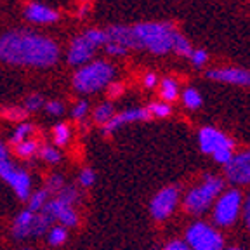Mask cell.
Instances as JSON below:
<instances>
[{"label":"cell","instance_id":"8992f818","mask_svg":"<svg viewBox=\"0 0 250 250\" xmlns=\"http://www.w3.org/2000/svg\"><path fill=\"white\" fill-rule=\"evenodd\" d=\"M52 223L54 221L43 212H30L28 208H24V210H21L20 214L16 215L11 228V234L14 240L39 238V236L47 234Z\"/></svg>","mask_w":250,"mask_h":250},{"label":"cell","instance_id":"30bf717a","mask_svg":"<svg viewBox=\"0 0 250 250\" xmlns=\"http://www.w3.org/2000/svg\"><path fill=\"white\" fill-rule=\"evenodd\" d=\"M177 203H179V188L167 186L153 196L151 203H149V212L155 221H165L174 214Z\"/></svg>","mask_w":250,"mask_h":250},{"label":"cell","instance_id":"5bb4252c","mask_svg":"<svg viewBox=\"0 0 250 250\" xmlns=\"http://www.w3.org/2000/svg\"><path fill=\"white\" fill-rule=\"evenodd\" d=\"M96 49H98V45L83 33V35L77 37L71 42L70 51H68V62L73 64V66H80V64L89 61Z\"/></svg>","mask_w":250,"mask_h":250},{"label":"cell","instance_id":"9a60e30c","mask_svg":"<svg viewBox=\"0 0 250 250\" xmlns=\"http://www.w3.org/2000/svg\"><path fill=\"white\" fill-rule=\"evenodd\" d=\"M207 77L215 80V82L250 87V71L242 70V68H219V70H210L207 71Z\"/></svg>","mask_w":250,"mask_h":250},{"label":"cell","instance_id":"9c48e42d","mask_svg":"<svg viewBox=\"0 0 250 250\" xmlns=\"http://www.w3.org/2000/svg\"><path fill=\"white\" fill-rule=\"evenodd\" d=\"M0 179L7 183L14 195L21 200L26 202L31 195V177L24 168L16 167L11 160H2L0 162Z\"/></svg>","mask_w":250,"mask_h":250},{"label":"cell","instance_id":"836d02e7","mask_svg":"<svg viewBox=\"0 0 250 250\" xmlns=\"http://www.w3.org/2000/svg\"><path fill=\"white\" fill-rule=\"evenodd\" d=\"M87 111H89V103L87 101H78L77 104L71 109V115H73L75 120H82L87 117Z\"/></svg>","mask_w":250,"mask_h":250},{"label":"cell","instance_id":"3957f363","mask_svg":"<svg viewBox=\"0 0 250 250\" xmlns=\"http://www.w3.org/2000/svg\"><path fill=\"white\" fill-rule=\"evenodd\" d=\"M224 191V179L207 174L202 183L184 195V210L191 215H202L214 205L217 196Z\"/></svg>","mask_w":250,"mask_h":250},{"label":"cell","instance_id":"5b68a950","mask_svg":"<svg viewBox=\"0 0 250 250\" xmlns=\"http://www.w3.org/2000/svg\"><path fill=\"white\" fill-rule=\"evenodd\" d=\"M198 145L205 155H210L221 165H228L234 155V141L214 127L198 130Z\"/></svg>","mask_w":250,"mask_h":250},{"label":"cell","instance_id":"7402d4cb","mask_svg":"<svg viewBox=\"0 0 250 250\" xmlns=\"http://www.w3.org/2000/svg\"><path fill=\"white\" fill-rule=\"evenodd\" d=\"M31 134H33V125L28 124V122H21V124H18V127L12 130V134H11V145L12 146L20 145V143H23V141L30 139Z\"/></svg>","mask_w":250,"mask_h":250},{"label":"cell","instance_id":"f6af8a7d","mask_svg":"<svg viewBox=\"0 0 250 250\" xmlns=\"http://www.w3.org/2000/svg\"><path fill=\"white\" fill-rule=\"evenodd\" d=\"M80 2H87V0H80Z\"/></svg>","mask_w":250,"mask_h":250},{"label":"cell","instance_id":"e575fe53","mask_svg":"<svg viewBox=\"0 0 250 250\" xmlns=\"http://www.w3.org/2000/svg\"><path fill=\"white\" fill-rule=\"evenodd\" d=\"M45 111L49 115L59 117V115H62V111H64V106L59 101H49V103H45Z\"/></svg>","mask_w":250,"mask_h":250},{"label":"cell","instance_id":"d6a6232c","mask_svg":"<svg viewBox=\"0 0 250 250\" xmlns=\"http://www.w3.org/2000/svg\"><path fill=\"white\" fill-rule=\"evenodd\" d=\"M2 115H4L7 120H12V122H18V124H21V120H23L24 117H26V109H21V108H7L2 111Z\"/></svg>","mask_w":250,"mask_h":250},{"label":"cell","instance_id":"b9f144b4","mask_svg":"<svg viewBox=\"0 0 250 250\" xmlns=\"http://www.w3.org/2000/svg\"><path fill=\"white\" fill-rule=\"evenodd\" d=\"M9 155H7V148L4 146V143H0V162L2 160H7Z\"/></svg>","mask_w":250,"mask_h":250},{"label":"cell","instance_id":"60d3db41","mask_svg":"<svg viewBox=\"0 0 250 250\" xmlns=\"http://www.w3.org/2000/svg\"><path fill=\"white\" fill-rule=\"evenodd\" d=\"M143 82H145V85L148 87V89H151V87L156 85V75L155 73H148L145 78H143Z\"/></svg>","mask_w":250,"mask_h":250},{"label":"cell","instance_id":"8d00e7d4","mask_svg":"<svg viewBox=\"0 0 250 250\" xmlns=\"http://www.w3.org/2000/svg\"><path fill=\"white\" fill-rule=\"evenodd\" d=\"M242 215H243V223H245V228L250 231V193L247 195V198L243 200Z\"/></svg>","mask_w":250,"mask_h":250},{"label":"cell","instance_id":"603a6c76","mask_svg":"<svg viewBox=\"0 0 250 250\" xmlns=\"http://www.w3.org/2000/svg\"><path fill=\"white\" fill-rule=\"evenodd\" d=\"M70 137H71V129L66 124H58L52 129V139H54V145L59 146V148L66 146L70 143Z\"/></svg>","mask_w":250,"mask_h":250},{"label":"cell","instance_id":"4fadbf2b","mask_svg":"<svg viewBox=\"0 0 250 250\" xmlns=\"http://www.w3.org/2000/svg\"><path fill=\"white\" fill-rule=\"evenodd\" d=\"M149 113L146 108H130V109H125L122 113H115L113 118L108 122V124L103 125V134L104 136H111L115 130H118L120 127L127 124H132V122H143V120H148Z\"/></svg>","mask_w":250,"mask_h":250},{"label":"cell","instance_id":"7a4b0ae2","mask_svg":"<svg viewBox=\"0 0 250 250\" xmlns=\"http://www.w3.org/2000/svg\"><path fill=\"white\" fill-rule=\"evenodd\" d=\"M139 49L153 54H167L172 51L176 30L170 23H139L132 28Z\"/></svg>","mask_w":250,"mask_h":250},{"label":"cell","instance_id":"ee69618b","mask_svg":"<svg viewBox=\"0 0 250 250\" xmlns=\"http://www.w3.org/2000/svg\"><path fill=\"white\" fill-rule=\"evenodd\" d=\"M21 250H33V249H30V247H23Z\"/></svg>","mask_w":250,"mask_h":250},{"label":"cell","instance_id":"52a82bcc","mask_svg":"<svg viewBox=\"0 0 250 250\" xmlns=\"http://www.w3.org/2000/svg\"><path fill=\"white\" fill-rule=\"evenodd\" d=\"M242 207H243V196L240 193V189L231 188V189L223 191L214 202V208H212L214 224L221 228L233 226L238 221L240 214H242Z\"/></svg>","mask_w":250,"mask_h":250},{"label":"cell","instance_id":"ab89813d","mask_svg":"<svg viewBox=\"0 0 250 250\" xmlns=\"http://www.w3.org/2000/svg\"><path fill=\"white\" fill-rule=\"evenodd\" d=\"M122 92H124V85L122 83H109V98H118V96H122Z\"/></svg>","mask_w":250,"mask_h":250},{"label":"cell","instance_id":"277c9868","mask_svg":"<svg viewBox=\"0 0 250 250\" xmlns=\"http://www.w3.org/2000/svg\"><path fill=\"white\" fill-rule=\"evenodd\" d=\"M115 75V68L104 61L90 62L87 66L80 68L73 75V87L75 90L82 94H92L104 89L111 83V78Z\"/></svg>","mask_w":250,"mask_h":250},{"label":"cell","instance_id":"d6986e66","mask_svg":"<svg viewBox=\"0 0 250 250\" xmlns=\"http://www.w3.org/2000/svg\"><path fill=\"white\" fill-rule=\"evenodd\" d=\"M49 200H51V195H49L43 188H40V189H37V191L31 193L30 198L26 200V203H28L26 208L30 212H42Z\"/></svg>","mask_w":250,"mask_h":250},{"label":"cell","instance_id":"f1b7e54d","mask_svg":"<svg viewBox=\"0 0 250 250\" xmlns=\"http://www.w3.org/2000/svg\"><path fill=\"white\" fill-rule=\"evenodd\" d=\"M64 177L61 176V174H51L49 176V179L45 181V186H43V189H45L49 195H58L59 191L62 189V186H64Z\"/></svg>","mask_w":250,"mask_h":250},{"label":"cell","instance_id":"e0dca14e","mask_svg":"<svg viewBox=\"0 0 250 250\" xmlns=\"http://www.w3.org/2000/svg\"><path fill=\"white\" fill-rule=\"evenodd\" d=\"M26 18L33 23H54L58 20V12L52 11V9L45 7L42 4H30L26 7Z\"/></svg>","mask_w":250,"mask_h":250},{"label":"cell","instance_id":"6da1fadb","mask_svg":"<svg viewBox=\"0 0 250 250\" xmlns=\"http://www.w3.org/2000/svg\"><path fill=\"white\" fill-rule=\"evenodd\" d=\"M59 58V47L49 37L31 31H9L0 37V59L18 66L47 68Z\"/></svg>","mask_w":250,"mask_h":250},{"label":"cell","instance_id":"2e32d148","mask_svg":"<svg viewBox=\"0 0 250 250\" xmlns=\"http://www.w3.org/2000/svg\"><path fill=\"white\" fill-rule=\"evenodd\" d=\"M104 37H106V42L117 43V45L124 47V49H127V51H129V49H139L136 37H134L132 28H127V26H109L108 30L104 31Z\"/></svg>","mask_w":250,"mask_h":250},{"label":"cell","instance_id":"ac0fdd59","mask_svg":"<svg viewBox=\"0 0 250 250\" xmlns=\"http://www.w3.org/2000/svg\"><path fill=\"white\" fill-rule=\"evenodd\" d=\"M56 198H58L59 202L66 203V205L75 208L78 203L82 202V193H80V189H78L77 186H73V184H64L61 191L56 195Z\"/></svg>","mask_w":250,"mask_h":250},{"label":"cell","instance_id":"7bdbcfd3","mask_svg":"<svg viewBox=\"0 0 250 250\" xmlns=\"http://www.w3.org/2000/svg\"><path fill=\"white\" fill-rule=\"evenodd\" d=\"M224 250H243V249H240V247H229V249H224Z\"/></svg>","mask_w":250,"mask_h":250},{"label":"cell","instance_id":"7c38bea8","mask_svg":"<svg viewBox=\"0 0 250 250\" xmlns=\"http://www.w3.org/2000/svg\"><path fill=\"white\" fill-rule=\"evenodd\" d=\"M43 214H47L52 221H58L59 226L68 228H77L78 226V212L77 208L70 207L66 203L59 202L58 198H51L43 207Z\"/></svg>","mask_w":250,"mask_h":250},{"label":"cell","instance_id":"ffe728a7","mask_svg":"<svg viewBox=\"0 0 250 250\" xmlns=\"http://www.w3.org/2000/svg\"><path fill=\"white\" fill-rule=\"evenodd\" d=\"M68 240V229L64 226H59V224H54L51 226V229L47 231V243L52 247H61L64 245Z\"/></svg>","mask_w":250,"mask_h":250},{"label":"cell","instance_id":"44dd1931","mask_svg":"<svg viewBox=\"0 0 250 250\" xmlns=\"http://www.w3.org/2000/svg\"><path fill=\"white\" fill-rule=\"evenodd\" d=\"M160 96L165 103H172L179 98V87L174 78H164L160 87Z\"/></svg>","mask_w":250,"mask_h":250},{"label":"cell","instance_id":"f546056e","mask_svg":"<svg viewBox=\"0 0 250 250\" xmlns=\"http://www.w3.org/2000/svg\"><path fill=\"white\" fill-rule=\"evenodd\" d=\"M146 109H148L149 117H156V118H165L172 113V108L168 103H151Z\"/></svg>","mask_w":250,"mask_h":250},{"label":"cell","instance_id":"d4e9b609","mask_svg":"<svg viewBox=\"0 0 250 250\" xmlns=\"http://www.w3.org/2000/svg\"><path fill=\"white\" fill-rule=\"evenodd\" d=\"M115 115V108L113 104H109V103H104V104H99L98 108L94 109V122L99 125H104L108 124Z\"/></svg>","mask_w":250,"mask_h":250},{"label":"cell","instance_id":"8fae6325","mask_svg":"<svg viewBox=\"0 0 250 250\" xmlns=\"http://www.w3.org/2000/svg\"><path fill=\"white\" fill-rule=\"evenodd\" d=\"M224 176L234 186H250V149L233 155L229 164L224 165Z\"/></svg>","mask_w":250,"mask_h":250},{"label":"cell","instance_id":"d590c367","mask_svg":"<svg viewBox=\"0 0 250 250\" xmlns=\"http://www.w3.org/2000/svg\"><path fill=\"white\" fill-rule=\"evenodd\" d=\"M189 58H191V61H193V64H195V66H202V64H205V62H207L208 54L205 51H202V49H198V51H193Z\"/></svg>","mask_w":250,"mask_h":250},{"label":"cell","instance_id":"ba28073f","mask_svg":"<svg viewBox=\"0 0 250 250\" xmlns=\"http://www.w3.org/2000/svg\"><path fill=\"white\" fill-rule=\"evenodd\" d=\"M184 242L191 250H224L223 234L203 221H196L188 228Z\"/></svg>","mask_w":250,"mask_h":250},{"label":"cell","instance_id":"4316f807","mask_svg":"<svg viewBox=\"0 0 250 250\" xmlns=\"http://www.w3.org/2000/svg\"><path fill=\"white\" fill-rule=\"evenodd\" d=\"M172 51L179 56H191L193 49L191 43L184 39V35H181L179 31H176V37H174V45H172Z\"/></svg>","mask_w":250,"mask_h":250},{"label":"cell","instance_id":"484cf974","mask_svg":"<svg viewBox=\"0 0 250 250\" xmlns=\"http://www.w3.org/2000/svg\"><path fill=\"white\" fill-rule=\"evenodd\" d=\"M39 156L43 162H47V164H51V165H56L61 162V151H59L58 148H54V146H49V145L39 148Z\"/></svg>","mask_w":250,"mask_h":250},{"label":"cell","instance_id":"1f68e13d","mask_svg":"<svg viewBox=\"0 0 250 250\" xmlns=\"http://www.w3.org/2000/svg\"><path fill=\"white\" fill-rule=\"evenodd\" d=\"M43 106H45V101H43L42 96H39V94H33V96H30V98L24 101V109L28 111H39V109H42Z\"/></svg>","mask_w":250,"mask_h":250},{"label":"cell","instance_id":"74e56055","mask_svg":"<svg viewBox=\"0 0 250 250\" xmlns=\"http://www.w3.org/2000/svg\"><path fill=\"white\" fill-rule=\"evenodd\" d=\"M104 49H106V52H108V54H113V56H124V54H127V49H124V47L117 45V43L106 42L104 43Z\"/></svg>","mask_w":250,"mask_h":250},{"label":"cell","instance_id":"4dcf8cb0","mask_svg":"<svg viewBox=\"0 0 250 250\" xmlns=\"http://www.w3.org/2000/svg\"><path fill=\"white\" fill-rule=\"evenodd\" d=\"M78 183H80V186L82 188L94 186V183H96V172H94L90 167L82 168L80 174H78Z\"/></svg>","mask_w":250,"mask_h":250},{"label":"cell","instance_id":"f35d334b","mask_svg":"<svg viewBox=\"0 0 250 250\" xmlns=\"http://www.w3.org/2000/svg\"><path fill=\"white\" fill-rule=\"evenodd\" d=\"M164 250H191V249H189L188 243L183 242V240H172V242H168L167 245H165Z\"/></svg>","mask_w":250,"mask_h":250},{"label":"cell","instance_id":"cb8c5ba5","mask_svg":"<svg viewBox=\"0 0 250 250\" xmlns=\"http://www.w3.org/2000/svg\"><path fill=\"white\" fill-rule=\"evenodd\" d=\"M14 149H16V155L26 160V158H31V156H35L39 153V145H37V141L26 139L23 143H20V145H16Z\"/></svg>","mask_w":250,"mask_h":250},{"label":"cell","instance_id":"83f0119b","mask_svg":"<svg viewBox=\"0 0 250 250\" xmlns=\"http://www.w3.org/2000/svg\"><path fill=\"white\" fill-rule=\"evenodd\" d=\"M183 104L186 106V108L189 109H196L202 106V96H200V92L196 89H186L183 94Z\"/></svg>","mask_w":250,"mask_h":250}]
</instances>
